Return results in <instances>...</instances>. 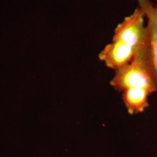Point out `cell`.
I'll return each instance as SVG.
<instances>
[{
    "label": "cell",
    "instance_id": "5b68a950",
    "mask_svg": "<svg viewBox=\"0 0 157 157\" xmlns=\"http://www.w3.org/2000/svg\"><path fill=\"white\" fill-rule=\"evenodd\" d=\"M151 93L145 89L131 88L124 91L122 98L130 114L143 112L149 106L147 98Z\"/></svg>",
    "mask_w": 157,
    "mask_h": 157
},
{
    "label": "cell",
    "instance_id": "3957f363",
    "mask_svg": "<svg viewBox=\"0 0 157 157\" xmlns=\"http://www.w3.org/2000/svg\"><path fill=\"white\" fill-rule=\"evenodd\" d=\"M135 49L119 41H112L98 54L100 60L107 67L118 71L131 62L136 54Z\"/></svg>",
    "mask_w": 157,
    "mask_h": 157
},
{
    "label": "cell",
    "instance_id": "8992f818",
    "mask_svg": "<svg viewBox=\"0 0 157 157\" xmlns=\"http://www.w3.org/2000/svg\"><path fill=\"white\" fill-rule=\"evenodd\" d=\"M157 5L154 6L151 0H136L139 6L142 10L149 12L157 22Z\"/></svg>",
    "mask_w": 157,
    "mask_h": 157
},
{
    "label": "cell",
    "instance_id": "7a4b0ae2",
    "mask_svg": "<svg viewBox=\"0 0 157 157\" xmlns=\"http://www.w3.org/2000/svg\"><path fill=\"white\" fill-rule=\"evenodd\" d=\"M144 12L140 8L124 17L114 30L112 41H119L129 45L137 51L146 44V26Z\"/></svg>",
    "mask_w": 157,
    "mask_h": 157
},
{
    "label": "cell",
    "instance_id": "277c9868",
    "mask_svg": "<svg viewBox=\"0 0 157 157\" xmlns=\"http://www.w3.org/2000/svg\"><path fill=\"white\" fill-rule=\"evenodd\" d=\"M142 11L148 20L146 25V54L157 86V22L149 12Z\"/></svg>",
    "mask_w": 157,
    "mask_h": 157
},
{
    "label": "cell",
    "instance_id": "6da1fadb",
    "mask_svg": "<svg viewBox=\"0 0 157 157\" xmlns=\"http://www.w3.org/2000/svg\"><path fill=\"white\" fill-rule=\"evenodd\" d=\"M110 84L119 91L131 88L145 89L151 93L157 91V83L147 56L146 44L136 51L131 62L115 71Z\"/></svg>",
    "mask_w": 157,
    "mask_h": 157
}]
</instances>
